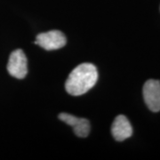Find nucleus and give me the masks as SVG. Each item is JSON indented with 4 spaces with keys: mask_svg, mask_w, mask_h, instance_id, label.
<instances>
[{
    "mask_svg": "<svg viewBox=\"0 0 160 160\" xmlns=\"http://www.w3.org/2000/svg\"><path fill=\"white\" fill-rule=\"evenodd\" d=\"M98 80L96 67L92 63H82L69 75L65 89L73 96H79L92 89Z\"/></svg>",
    "mask_w": 160,
    "mask_h": 160,
    "instance_id": "1",
    "label": "nucleus"
},
{
    "mask_svg": "<svg viewBox=\"0 0 160 160\" xmlns=\"http://www.w3.org/2000/svg\"><path fill=\"white\" fill-rule=\"evenodd\" d=\"M7 71L12 77L18 79H22L26 77L28 73V61L22 50H14L10 54Z\"/></svg>",
    "mask_w": 160,
    "mask_h": 160,
    "instance_id": "2",
    "label": "nucleus"
},
{
    "mask_svg": "<svg viewBox=\"0 0 160 160\" xmlns=\"http://www.w3.org/2000/svg\"><path fill=\"white\" fill-rule=\"evenodd\" d=\"M66 37L59 30H51L37 36L36 44L47 51L57 50L66 45Z\"/></svg>",
    "mask_w": 160,
    "mask_h": 160,
    "instance_id": "3",
    "label": "nucleus"
},
{
    "mask_svg": "<svg viewBox=\"0 0 160 160\" xmlns=\"http://www.w3.org/2000/svg\"><path fill=\"white\" fill-rule=\"evenodd\" d=\"M142 93L148 108L153 112L160 111V81L148 80L143 86Z\"/></svg>",
    "mask_w": 160,
    "mask_h": 160,
    "instance_id": "4",
    "label": "nucleus"
},
{
    "mask_svg": "<svg viewBox=\"0 0 160 160\" xmlns=\"http://www.w3.org/2000/svg\"><path fill=\"white\" fill-rule=\"evenodd\" d=\"M58 118L67 125L72 126L77 136L82 138L88 136L90 132V123L87 119L77 118L69 113H61Z\"/></svg>",
    "mask_w": 160,
    "mask_h": 160,
    "instance_id": "5",
    "label": "nucleus"
},
{
    "mask_svg": "<svg viewBox=\"0 0 160 160\" xmlns=\"http://www.w3.org/2000/svg\"><path fill=\"white\" fill-rule=\"evenodd\" d=\"M111 132L116 141L123 142L132 134V127L124 115H119L114 119L111 126Z\"/></svg>",
    "mask_w": 160,
    "mask_h": 160,
    "instance_id": "6",
    "label": "nucleus"
}]
</instances>
